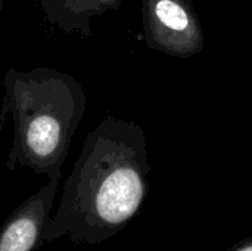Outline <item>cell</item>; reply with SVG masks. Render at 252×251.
Returning a JSON list of instances; mask_svg holds the SVG:
<instances>
[{
  "label": "cell",
  "instance_id": "cell-1",
  "mask_svg": "<svg viewBox=\"0 0 252 251\" xmlns=\"http://www.w3.org/2000/svg\"><path fill=\"white\" fill-rule=\"evenodd\" d=\"M149 172L145 130L106 115L83 142L44 243L68 237L77 246H96L126 229L149 194Z\"/></svg>",
  "mask_w": 252,
  "mask_h": 251
},
{
  "label": "cell",
  "instance_id": "cell-2",
  "mask_svg": "<svg viewBox=\"0 0 252 251\" xmlns=\"http://www.w3.org/2000/svg\"><path fill=\"white\" fill-rule=\"evenodd\" d=\"M86 108L83 84L66 72L44 67L7 70L3 77L0 121L6 115L12 118L13 141L6 167L28 169L47 179L62 176Z\"/></svg>",
  "mask_w": 252,
  "mask_h": 251
},
{
  "label": "cell",
  "instance_id": "cell-3",
  "mask_svg": "<svg viewBox=\"0 0 252 251\" xmlns=\"http://www.w3.org/2000/svg\"><path fill=\"white\" fill-rule=\"evenodd\" d=\"M143 38L149 49L192 58L205 47V34L190 0H142Z\"/></svg>",
  "mask_w": 252,
  "mask_h": 251
},
{
  "label": "cell",
  "instance_id": "cell-4",
  "mask_svg": "<svg viewBox=\"0 0 252 251\" xmlns=\"http://www.w3.org/2000/svg\"><path fill=\"white\" fill-rule=\"evenodd\" d=\"M61 176L47 182L24 200L0 228V251H35L44 243V232L52 217Z\"/></svg>",
  "mask_w": 252,
  "mask_h": 251
},
{
  "label": "cell",
  "instance_id": "cell-5",
  "mask_svg": "<svg viewBox=\"0 0 252 251\" xmlns=\"http://www.w3.org/2000/svg\"><path fill=\"white\" fill-rule=\"evenodd\" d=\"M123 0H38L44 19L66 34H78L83 38L93 36L92 18L118 10Z\"/></svg>",
  "mask_w": 252,
  "mask_h": 251
},
{
  "label": "cell",
  "instance_id": "cell-6",
  "mask_svg": "<svg viewBox=\"0 0 252 251\" xmlns=\"http://www.w3.org/2000/svg\"><path fill=\"white\" fill-rule=\"evenodd\" d=\"M223 251H252V235L248 237V238L241 240L239 243L230 246L229 249H226V250Z\"/></svg>",
  "mask_w": 252,
  "mask_h": 251
},
{
  "label": "cell",
  "instance_id": "cell-7",
  "mask_svg": "<svg viewBox=\"0 0 252 251\" xmlns=\"http://www.w3.org/2000/svg\"><path fill=\"white\" fill-rule=\"evenodd\" d=\"M1 6H3V0H0V15H1Z\"/></svg>",
  "mask_w": 252,
  "mask_h": 251
},
{
  "label": "cell",
  "instance_id": "cell-8",
  "mask_svg": "<svg viewBox=\"0 0 252 251\" xmlns=\"http://www.w3.org/2000/svg\"><path fill=\"white\" fill-rule=\"evenodd\" d=\"M1 126H3V121H0V130H1Z\"/></svg>",
  "mask_w": 252,
  "mask_h": 251
}]
</instances>
